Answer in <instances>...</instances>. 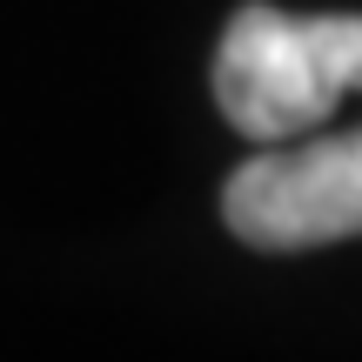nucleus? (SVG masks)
I'll return each mask as SVG.
<instances>
[{
    "label": "nucleus",
    "mask_w": 362,
    "mask_h": 362,
    "mask_svg": "<svg viewBox=\"0 0 362 362\" xmlns=\"http://www.w3.org/2000/svg\"><path fill=\"white\" fill-rule=\"evenodd\" d=\"M362 94V13L242 7L215 54V101L248 141H296Z\"/></svg>",
    "instance_id": "f257e3e1"
},
{
    "label": "nucleus",
    "mask_w": 362,
    "mask_h": 362,
    "mask_svg": "<svg viewBox=\"0 0 362 362\" xmlns=\"http://www.w3.org/2000/svg\"><path fill=\"white\" fill-rule=\"evenodd\" d=\"M221 215L248 248L269 255L362 235V128L315 141H262V155L228 175Z\"/></svg>",
    "instance_id": "f03ea898"
}]
</instances>
